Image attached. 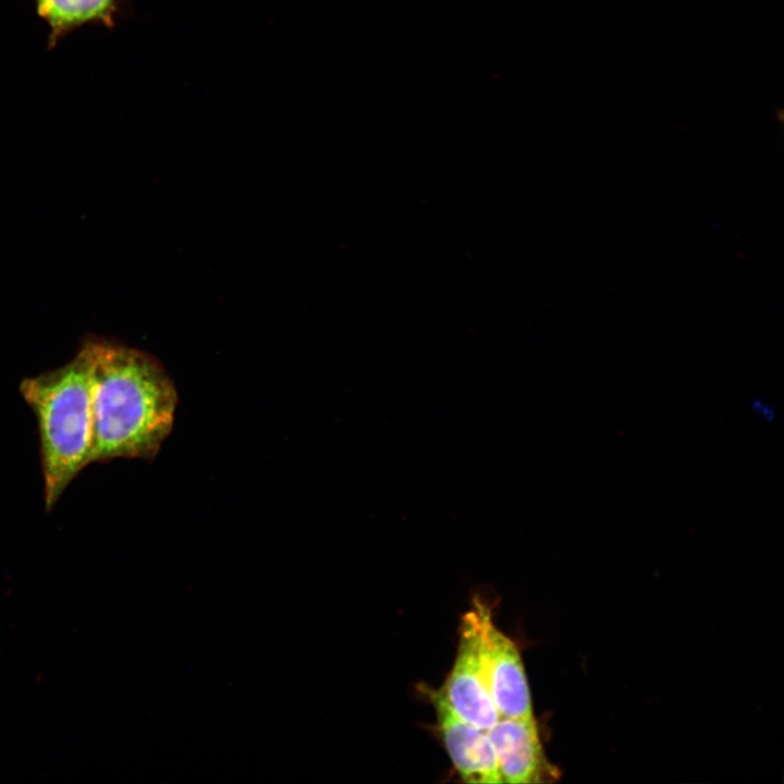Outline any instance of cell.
<instances>
[{
  "mask_svg": "<svg viewBox=\"0 0 784 784\" xmlns=\"http://www.w3.org/2000/svg\"><path fill=\"white\" fill-rule=\"evenodd\" d=\"M91 354V463L156 456L177 396L156 358L113 341L85 340Z\"/></svg>",
  "mask_w": 784,
  "mask_h": 784,
  "instance_id": "obj_1",
  "label": "cell"
},
{
  "mask_svg": "<svg viewBox=\"0 0 784 784\" xmlns=\"http://www.w3.org/2000/svg\"><path fill=\"white\" fill-rule=\"evenodd\" d=\"M20 394L37 421L46 511L91 464V354L86 341L65 365L24 378Z\"/></svg>",
  "mask_w": 784,
  "mask_h": 784,
  "instance_id": "obj_2",
  "label": "cell"
},
{
  "mask_svg": "<svg viewBox=\"0 0 784 784\" xmlns=\"http://www.w3.org/2000/svg\"><path fill=\"white\" fill-rule=\"evenodd\" d=\"M481 603L475 600L474 608L462 617L455 660L438 691L461 719L487 731L500 715L482 667Z\"/></svg>",
  "mask_w": 784,
  "mask_h": 784,
  "instance_id": "obj_3",
  "label": "cell"
},
{
  "mask_svg": "<svg viewBox=\"0 0 784 784\" xmlns=\"http://www.w3.org/2000/svg\"><path fill=\"white\" fill-rule=\"evenodd\" d=\"M481 660L486 684L500 718L531 719L532 702L517 645L492 622L481 603Z\"/></svg>",
  "mask_w": 784,
  "mask_h": 784,
  "instance_id": "obj_4",
  "label": "cell"
},
{
  "mask_svg": "<svg viewBox=\"0 0 784 784\" xmlns=\"http://www.w3.org/2000/svg\"><path fill=\"white\" fill-rule=\"evenodd\" d=\"M487 733L502 783H547L559 779V769L544 754L535 718H500Z\"/></svg>",
  "mask_w": 784,
  "mask_h": 784,
  "instance_id": "obj_5",
  "label": "cell"
},
{
  "mask_svg": "<svg viewBox=\"0 0 784 784\" xmlns=\"http://www.w3.org/2000/svg\"><path fill=\"white\" fill-rule=\"evenodd\" d=\"M429 697L439 735L460 777L467 783H502L487 731L461 719L438 690H431Z\"/></svg>",
  "mask_w": 784,
  "mask_h": 784,
  "instance_id": "obj_6",
  "label": "cell"
},
{
  "mask_svg": "<svg viewBox=\"0 0 784 784\" xmlns=\"http://www.w3.org/2000/svg\"><path fill=\"white\" fill-rule=\"evenodd\" d=\"M117 0H36L38 14L50 28V40L87 23L112 25Z\"/></svg>",
  "mask_w": 784,
  "mask_h": 784,
  "instance_id": "obj_7",
  "label": "cell"
},
{
  "mask_svg": "<svg viewBox=\"0 0 784 784\" xmlns=\"http://www.w3.org/2000/svg\"><path fill=\"white\" fill-rule=\"evenodd\" d=\"M751 409L757 412L758 415L763 417L764 419H772L774 416V411L772 409V407H770L767 403L759 399L751 402Z\"/></svg>",
  "mask_w": 784,
  "mask_h": 784,
  "instance_id": "obj_8",
  "label": "cell"
}]
</instances>
